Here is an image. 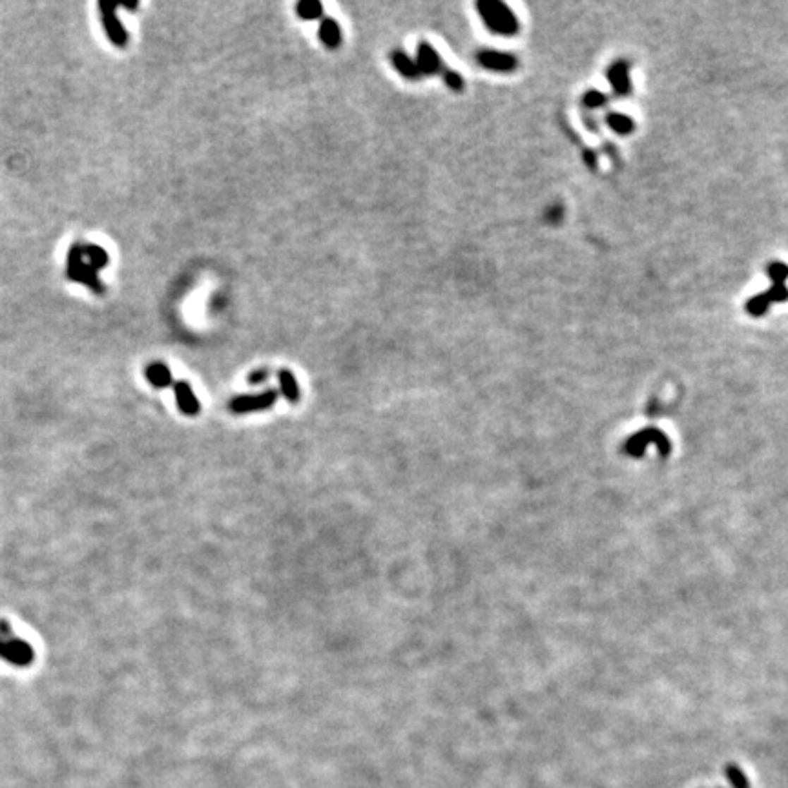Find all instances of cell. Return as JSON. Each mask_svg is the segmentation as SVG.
I'll return each instance as SVG.
<instances>
[{
    "mask_svg": "<svg viewBox=\"0 0 788 788\" xmlns=\"http://www.w3.org/2000/svg\"><path fill=\"white\" fill-rule=\"evenodd\" d=\"M8 644L11 648V655H13V662L11 665L18 666V668H26V666L33 665L35 661V650L30 643H26L20 637H11L8 638Z\"/></svg>",
    "mask_w": 788,
    "mask_h": 788,
    "instance_id": "cell-12",
    "label": "cell"
},
{
    "mask_svg": "<svg viewBox=\"0 0 788 788\" xmlns=\"http://www.w3.org/2000/svg\"><path fill=\"white\" fill-rule=\"evenodd\" d=\"M0 659L6 662H13V655H11V648H9L8 641H4V638H0Z\"/></svg>",
    "mask_w": 788,
    "mask_h": 788,
    "instance_id": "cell-24",
    "label": "cell"
},
{
    "mask_svg": "<svg viewBox=\"0 0 788 788\" xmlns=\"http://www.w3.org/2000/svg\"><path fill=\"white\" fill-rule=\"evenodd\" d=\"M278 398V389L272 387L265 389L261 392H255V394H239V396L232 398L229 401V411L234 414L261 413V411H269L270 407L276 406Z\"/></svg>",
    "mask_w": 788,
    "mask_h": 788,
    "instance_id": "cell-3",
    "label": "cell"
},
{
    "mask_svg": "<svg viewBox=\"0 0 788 788\" xmlns=\"http://www.w3.org/2000/svg\"><path fill=\"white\" fill-rule=\"evenodd\" d=\"M269 378H270L269 367H260V369L252 370L250 375L247 376V382L250 383V385H261V383H265Z\"/></svg>",
    "mask_w": 788,
    "mask_h": 788,
    "instance_id": "cell-23",
    "label": "cell"
},
{
    "mask_svg": "<svg viewBox=\"0 0 788 788\" xmlns=\"http://www.w3.org/2000/svg\"><path fill=\"white\" fill-rule=\"evenodd\" d=\"M117 8H119V6L115 4V2H101V4H99V11H101V18H102V24H104L106 35H108V39H110L115 46L124 48V46L128 44V33L126 30H124L123 23L119 20V17H117Z\"/></svg>",
    "mask_w": 788,
    "mask_h": 788,
    "instance_id": "cell-4",
    "label": "cell"
},
{
    "mask_svg": "<svg viewBox=\"0 0 788 788\" xmlns=\"http://www.w3.org/2000/svg\"><path fill=\"white\" fill-rule=\"evenodd\" d=\"M606 102H608L606 93L599 92V90H590V92H586L584 95H582V104H584L586 108H590V110H595V108H602Z\"/></svg>",
    "mask_w": 788,
    "mask_h": 788,
    "instance_id": "cell-19",
    "label": "cell"
},
{
    "mask_svg": "<svg viewBox=\"0 0 788 788\" xmlns=\"http://www.w3.org/2000/svg\"><path fill=\"white\" fill-rule=\"evenodd\" d=\"M145 378L155 389H166L170 385H174L172 372H170L168 365L163 363V361H152L150 365H146Z\"/></svg>",
    "mask_w": 788,
    "mask_h": 788,
    "instance_id": "cell-11",
    "label": "cell"
},
{
    "mask_svg": "<svg viewBox=\"0 0 788 788\" xmlns=\"http://www.w3.org/2000/svg\"><path fill=\"white\" fill-rule=\"evenodd\" d=\"M323 11V4L317 0H301L296 4V13L301 20H322Z\"/></svg>",
    "mask_w": 788,
    "mask_h": 788,
    "instance_id": "cell-15",
    "label": "cell"
},
{
    "mask_svg": "<svg viewBox=\"0 0 788 788\" xmlns=\"http://www.w3.org/2000/svg\"><path fill=\"white\" fill-rule=\"evenodd\" d=\"M768 308H770V300L766 298L765 292L752 296V298L746 301V313L753 317H759L763 316V314H766Z\"/></svg>",
    "mask_w": 788,
    "mask_h": 788,
    "instance_id": "cell-17",
    "label": "cell"
},
{
    "mask_svg": "<svg viewBox=\"0 0 788 788\" xmlns=\"http://www.w3.org/2000/svg\"><path fill=\"white\" fill-rule=\"evenodd\" d=\"M389 59H391V64L396 68V71L404 77V79L418 80L420 77H422L418 66H416V61L411 59L404 49H394V51H391Z\"/></svg>",
    "mask_w": 788,
    "mask_h": 788,
    "instance_id": "cell-10",
    "label": "cell"
},
{
    "mask_svg": "<svg viewBox=\"0 0 788 788\" xmlns=\"http://www.w3.org/2000/svg\"><path fill=\"white\" fill-rule=\"evenodd\" d=\"M317 37H320V40L329 49H338L341 46V40H344V37H341V26L332 17L322 18L320 28H317Z\"/></svg>",
    "mask_w": 788,
    "mask_h": 788,
    "instance_id": "cell-9",
    "label": "cell"
},
{
    "mask_svg": "<svg viewBox=\"0 0 788 788\" xmlns=\"http://www.w3.org/2000/svg\"><path fill=\"white\" fill-rule=\"evenodd\" d=\"M278 383H279V394L285 398L289 404H298L301 398L300 385L296 380L294 372L291 369H279L278 370Z\"/></svg>",
    "mask_w": 788,
    "mask_h": 788,
    "instance_id": "cell-13",
    "label": "cell"
},
{
    "mask_svg": "<svg viewBox=\"0 0 788 788\" xmlns=\"http://www.w3.org/2000/svg\"><path fill=\"white\" fill-rule=\"evenodd\" d=\"M765 294L770 300V303H784V301H788V286L783 283H777V285H772Z\"/></svg>",
    "mask_w": 788,
    "mask_h": 788,
    "instance_id": "cell-21",
    "label": "cell"
},
{
    "mask_svg": "<svg viewBox=\"0 0 788 788\" xmlns=\"http://www.w3.org/2000/svg\"><path fill=\"white\" fill-rule=\"evenodd\" d=\"M68 278L73 279V281L84 283V285L93 289L97 294L104 292V285L97 278V270L84 261L83 245H73L70 254H68Z\"/></svg>",
    "mask_w": 788,
    "mask_h": 788,
    "instance_id": "cell-2",
    "label": "cell"
},
{
    "mask_svg": "<svg viewBox=\"0 0 788 788\" xmlns=\"http://www.w3.org/2000/svg\"><path fill=\"white\" fill-rule=\"evenodd\" d=\"M727 777L728 781H730L732 784H734V788H750V783L748 780H746V775L743 774V772L737 768V766H727Z\"/></svg>",
    "mask_w": 788,
    "mask_h": 788,
    "instance_id": "cell-22",
    "label": "cell"
},
{
    "mask_svg": "<svg viewBox=\"0 0 788 788\" xmlns=\"http://www.w3.org/2000/svg\"><path fill=\"white\" fill-rule=\"evenodd\" d=\"M174 396H176L177 407L183 414L186 416H198L201 413V404H199L198 396H195L194 389L185 380L174 383Z\"/></svg>",
    "mask_w": 788,
    "mask_h": 788,
    "instance_id": "cell-7",
    "label": "cell"
},
{
    "mask_svg": "<svg viewBox=\"0 0 788 788\" xmlns=\"http://www.w3.org/2000/svg\"><path fill=\"white\" fill-rule=\"evenodd\" d=\"M83 254L95 270L104 269L106 265H108V261H110V257H108L104 248H101L99 245H83Z\"/></svg>",
    "mask_w": 788,
    "mask_h": 788,
    "instance_id": "cell-16",
    "label": "cell"
},
{
    "mask_svg": "<svg viewBox=\"0 0 788 788\" xmlns=\"http://www.w3.org/2000/svg\"><path fill=\"white\" fill-rule=\"evenodd\" d=\"M476 61L482 68L498 73H511L519 68V59L513 53L497 51V49H484L476 55Z\"/></svg>",
    "mask_w": 788,
    "mask_h": 788,
    "instance_id": "cell-5",
    "label": "cell"
},
{
    "mask_svg": "<svg viewBox=\"0 0 788 788\" xmlns=\"http://www.w3.org/2000/svg\"><path fill=\"white\" fill-rule=\"evenodd\" d=\"M608 80L612 84L613 92L619 97H626L631 93V77H630V66L626 61H617L613 62L612 66L608 68Z\"/></svg>",
    "mask_w": 788,
    "mask_h": 788,
    "instance_id": "cell-8",
    "label": "cell"
},
{
    "mask_svg": "<svg viewBox=\"0 0 788 788\" xmlns=\"http://www.w3.org/2000/svg\"><path fill=\"white\" fill-rule=\"evenodd\" d=\"M440 75L444 77L445 84H447V86H449L453 92H462V90H463V79L456 70H451V68L444 66V70H442Z\"/></svg>",
    "mask_w": 788,
    "mask_h": 788,
    "instance_id": "cell-20",
    "label": "cell"
},
{
    "mask_svg": "<svg viewBox=\"0 0 788 788\" xmlns=\"http://www.w3.org/2000/svg\"><path fill=\"white\" fill-rule=\"evenodd\" d=\"M13 637V631H11V624H9L8 621H4V619H0V638H4V641H8V638Z\"/></svg>",
    "mask_w": 788,
    "mask_h": 788,
    "instance_id": "cell-25",
    "label": "cell"
},
{
    "mask_svg": "<svg viewBox=\"0 0 788 788\" xmlns=\"http://www.w3.org/2000/svg\"><path fill=\"white\" fill-rule=\"evenodd\" d=\"M416 66H418L420 73L422 75H428V77H432V75H438V73H442V70H444V62H442V57L440 53L436 51L435 48H432L429 42H425V40H422L418 44V49H416Z\"/></svg>",
    "mask_w": 788,
    "mask_h": 788,
    "instance_id": "cell-6",
    "label": "cell"
},
{
    "mask_svg": "<svg viewBox=\"0 0 788 788\" xmlns=\"http://www.w3.org/2000/svg\"><path fill=\"white\" fill-rule=\"evenodd\" d=\"M476 9L487 30L495 35L513 37L519 33V18L502 0H480L476 2Z\"/></svg>",
    "mask_w": 788,
    "mask_h": 788,
    "instance_id": "cell-1",
    "label": "cell"
},
{
    "mask_svg": "<svg viewBox=\"0 0 788 788\" xmlns=\"http://www.w3.org/2000/svg\"><path fill=\"white\" fill-rule=\"evenodd\" d=\"M766 274H768L772 285H777V283L784 285V281L788 279V265L783 261H772L766 269Z\"/></svg>",
    "mask_w": 788,
    "mask_h": 788,
    "instance_id": "cell-18",
    "label": "cell"
},
{
    "mask_svg": "<svg viewBox=\"0 0 788 788\" xmlns=\"http://www.w3.org/2000/svg\"><path fill=\"white\" fill-rule=\"evenodd\" d=\"M606 123L619 135H630L635 130L634 119H631L630 115L621 114V111H613V114L606 115Z\"/></svg>",
    "mask_w": 788,
    "mask_h": 788,
    "instance_id": "cell-14",
    "label": "cell"
}]
</instances>
